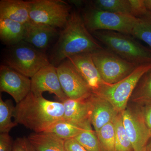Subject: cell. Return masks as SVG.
Returning <instances> with one entry per match:
<instances>
[{"label": "cell", "mask_w": 151, "mask_h": 151, "mask_svg": "<svg viewBox=\"0 0 151 151\" xmlns=\"http://www.w3.org/2000/svg\"><path fill=\"white\" fill-rule=\"evenodd\" d=\"M131 15L133 16L141 18L146 15L148 12L145 5L144 0H129Z\"/></svg>", "instance_id": "cell-28"}, {"label": "cell", "mask_w": 151, "mask_h": 151, "mask_svg": "<svg viewBox=\"0 0 151 151\" xmlns=\"http://www.w3.org/2000/svg\"><path fill=\"white\" fill-rule=\"evenodd\" d=\"M97 134L103 151H115V130L113 122L106 124Z\"/></svg>", "instance_id": "cell-26"}, {"label": "cell", "mask_w": 151, "mask_h": 151, "mask_svg": "<svg viewBox=\"0 0 151 151\" xmlns=\"http://www.w3.org/2000/svg\"><path fill=\"white\" fill-rule=\"evenodd\" d=\"M86 81L92 93H95L105 83L92 59V53H83L67 58Z\"/></svg>", "instance_id": "cell-13"}, {"label": "cell", "mask_w": 151, "mask_h": 151, "mask_svg": "<svg viewBox=\"0 0 151 151\" xmlns=\"http://www.w3.org/2000/svg\"><path fill=\"white\" fill-rule=\"evenodd\" d=\"M139 19L131 35L145 42L151 49V12H148L146 15Z\"/></svg>", "instance_id": "cell-25"}, {"label": "cell", "mask_w": 151, "mask_h": 151, "mask_svg": "<svg viewBox=\"0 0 151 151\" xmlns=\"http://www.w3.org/2000/svg\"><path fill=\"white\" fill-rule=\"evenodd\" d=\"M25 25L26 31L24 41L45 53L51 42L58 35L56 28L31 21Z\"/></svg>", "instance_id": "cell-15"}, {"label": "cell", "mask_w": 151, "mask_h": 151, "mask_svg": "<svg viewBox=\"0 0 151 151\" xmlns=\"http://www.w3.org/2000/svg\"><path fill=\"white\" fill-rule=\"evenodd\" d=\"M108 49L132 63L140 65L151 63V49L143 45L131 35L111 31H97L92 33Z\"/></svg>", "instance_id": "cell-3"}, {"label": "cell", "mask_w": 151, "mask_h": 151, "mask_svg": "<svg viewBox=\"0 0 151 151\" xmlns=\"http://www.w3.org/2000/svg\"><path fill=\"white\" fill-rule=\"evenodd\" d=\"M142 112L147 126L151 130V103L146 104Z\"/></svg>", "instance_id": "cell-32"}, {"label": "cell", "mask_w": 151, "mask_h": 151, "mask_svg": "<svg viewBox=\"0 0 151 151\" xmlns=\"http://www.w3.org/2000/svg\"><path fill=\"white\" fill-rule=\"evenodd\" d=\"M90 121L96 133L106 124L114 122L119 113L110 102L96 94H91Z\"/></svg>", "instance_id": "cell-14"}, {"label": "cell", "mask_w": 151, "mask_h": 151, "mask_svg": "<svg viewBox=\"0 0 151 151\" xmlns=\"http://www.w3.org/2000/svg\"><path fill=\"white\" fill-rule=\"evenodd\" d=\"M88 3L102 10L132 15L129 0H95Z\"/></svg>", "instance_id": "cell-21"}, {"label": "cell", "mask_w": 151, "mask_h": 151, "mask_svg": "<svg viewBox=\"0 0 151 151\" xmlns=\"http://www.w3.org/2000/svg\"><path fill=\"white\" fill-rule=\"evenodd\" d=\"M92 59L105 83L115 84L129 75L139 65L103 48L92 52Z\"/></svg>", "instance_id": "cell-8"}, {"label": "cell", "mask_w": 151, "mask_h": 151, "mask_svg": "<svg viewBox=\"0 0 151 151\" xmlns=\"http://www.w3.org/2000/svg\"><path fill=\"white\" fill-rule=\"evenodd\" d=\"M81 13L86 28L91 33L106 30L130 35L139 19L131 15L102 10L89 4Z\"/></svg>", "instance_id": "cell-4"}, {"label": "cell", "mask_w": 151, "mask_h": 151, "mask_svg": "<svg viewBox=\"0 0 151 151\" xmlns=\"http://www.w3.org/2000/svg\"><path fill=\"white\" fill-rule=\"evenodd\" d=\"M56 69L61 88L68 98L77 100L92 94L86 81L69 60H63Z\"/></svg>", "instance_id": "cell-9"}, {"label": "cell", "mask_w": 151, "mask_h": 151, "mask_svg": "<svg viewBox=\"0 0 151 151\" xmlns=\"http://www.w3.org/2000/svg\"><path fill=\"white\" fill-rule=\"evenodd\" d=\"M31 89V78L5 65L0 67V91L9 94L17 104L24 99Z\"/></svg>", "instance_id": "cell-11"}, {"label": "cell", "mask_w": 151, "mask_h": 151, "mask_svg": "<svg viewBox=\"0 0 151 151\" xmlns=\"http://www.w3.org/2000/svg\"><path fill=\"white\" fill-rule=\"evenodd\" d=\"M137 86L135 100L146 104L151 103V69L143 76Z\"/></svg>", "instance_id": "cell-27"}, {"label": "cell", "mask_w": 151, "mask_h": 151, "mask_svg": "<svg viewBox=\"0 0 151 151\" xmlns=\"http://www.w3.org/2000/svg\"><path fill=\"white\" fill-rule=\"evenodd\" d=\"M4 60L5 65L30 78L50 63L45 52L24 41L8 46Z\"/></svg>", "instance_id": "cell-5"}, {"label": "cell", "mask_w": 151, "mask_h": 151, "mask_svg": "<svg viewBox=\"0 0 151 151\" xmlns=\"http://www.w3.org/2000/svg\"><path fill=\"white\" fill-rule=\"evenodd\" d=\"M30 21L63 28L71 13L72 6L62 0L28 1Z\"/></svg>", "instance_id": "cell-7"}, {"label": "cell", "mask_w": 151, "mask_h": 151, "mask_svg": "<svg viewBox=\"0 0 151 151\" xmlns=\"http://www.w3.org/2000/svg\"><path fill=\"white\" fill-rule=\"evenodd\" d=\"M91 95L77 100L68 98L63 102L64 109L63 119L81 126L90 122Z\"/></svg>", "instance_id": "cell-16"}, {"label": "cell", "mask_w": 151, "mask_h": 151, "mask_svg": "<svg viewBox=\"0 0 151 151\" xmlns=\"http://www.w3.org/2000/svg\"><path fill=\"white\" fill-rule=\"evenodd\" d=\"M115 130V151H134L132 143L125 131L122 113L113 122Z\"/></svg>", "instance_id": "cell-24"}, {"label": "cell", "mask_w": 151, "mask_h": 151, "mask_svg": "<svg viewBox=\"0 0 151 151\" xmlns=\"http://www.w3.org/2000/svg\"><path fill=\"white\" fill-rule=\"evenodd\" d=\"M64 111L62 102L47 100L42 95H35L31 91L15 107L14 122L34 133H43L63 119Z\"/></svg>", "instance_id": "cell-2"}, {"label": "cell", "mask_w": 151, "mask_h": 151, "mask_svg": "<svg viewBox=\"0 0 151 151\" xmlns=\"http://www.w3.org/2000/svg\"><path fill=\"white\" fill-rule=\"evenodd\" d=\"M27 138L36 151H65L64 140L49 133L34 132Z\"/></svg>", "instance_id": "cell-19"}, {"label": "cell", "mask_w": 151, "mask_h": 151, "mask_svg": "<svg viewBox=\"0 0 151 151\" xmlns=\"http://www.w3.org/2000/svg\"><path fill=\"white\" fill-rule=\"evenodd\" d=\"M151 69V63L139 65L129 75L115 84L104 83L94 94L107 100L119 113H122L126 110L141 78Z\"/></svg>", "instance_id": "cell-6"}, {"label": "cell", "mask_w": 151, "mask_h": 151, "mask_svg": "<svg viewBox=\"0 0 151 151\" xmlns=\"http://www.w3.org/2000/svg\"><path fill=\"white\" fill-rule=\"evenodd\" d=\"M85 125L81 126L62 119L52 124L44 133L54 135L65 141L75 138L83 130Z\"/></svg>", "instance_id": "cell-20"}, {"label": "cell", "mask_w": 151, "mask_h": 151, "mask_svg": "<svg viewBox=\"0 0 151 151\" xmlns=\"http://www.w3.org/2000/svg\"><path fill=\"white\" fill-rule=\"evenodd\" d=\"M31 80V91L35 95H42L44 92H48L62 103L68 98L61 88L56 67L51 63L42 68Z\"/></svg>", "instance_id": "cell-12"}, {"label": "cell", "mask_w": 151, "mask_h": 151, "mask_svg": "<svg viewBox=\"0 0 151 151\" xmlns=\"http://www.w3.org/2000/svg\"><path fill=\"white\" fill-rule=\"evenodd\" d=\"M26 31L25 25L9 19L0 18V39L8 46L24 41Z\"/></svg>", "instance_id": "cell-18"}, {"label": "cell", "mask_w": 151, "mask_h": 151, "mask_svg": "<svg viewBox=\"0 0 151 151\" xmlns=\"http://www.w3.org/2000/svg\"><path fill=\"white\" fill-rule=\"evenodd\" d=\"M13 151H36L27 137L17 138L14 142Z\"/></svg>", "instance_id": "cell-29"}, {"label": "cell", "mask_w": 151, "mask_h": 151, "mask_svg": "<svg viewBox=\"0 0 151 151\" xmlns=\"http://www.w3.org/2000/svg\"><path fill=\"white\" fill-rule=\"evenodd\" d=\"M144 1L147 10L151 12V0H144Z\"/></svg>", "instance_id": "cell-33"}, {"label": "cell", "mask_w": 151, "mask_h": 151, "mask_svg": "<svg viewBox=\"0 0 151 151\" xmlns=\"http://www.w3.org/2000/svg\"><path fill=\"white\" fill-rule=\"evenodd\" d=\"M65 151H88L75 138L64 141Z\"/></svg>", "instance_id": "cell-31"}, {"label": "cell", "mask_w": 151, "mask_h": 151, "mask_svg": "<svg viewBox=\"0 0 151 151\" xmlns=\"http://www.w3.org/2000/svg\"><path fill=\"white\" fill-rule=\"evenodd\" d=\"M122 114L124 128L134 151H146L151 139V130L145 122L142 112L126 109Z\"/></svg>", "instance_id": "cell-10"}, {"label": "cell", "mask_w": 151, "mask_h": 151, "mask_svg": "<svg viewBox=\"0 0 151 151\" xmlns=\"http://www.w3.org/2000/svg\"><path fill=\"white\" fill-rule=\"evenodd\" d=\"M103 48L86 28L81 12L78 10L72 11L52 49L50 62L56 67L69 57L92 53Z\"/></svg>", "instance_id": "cell-1"}, {"label": "cell", "mask_w": 151, "mask_h": 151, "mask_svg": "<svg viewBox=\"0 0 151 151\" xmlns=\"http://www.w3.org/2000/svg\"><path fill=\"white\" fill-rule=\"evenodd\" d=\"M13 145L9 133L0 134V151H13Z\"/></svg>", "instance_id": "cell-30"}, {"label": "cell", "mask_w": 151, "mask_h": 151, "mask_svg": "<svg viewBox=\"0 0 151 151\" xmlns=\"http://www.w3.org/2000/svg\"><path fill=\"white\" fill-rule=\"evenodd\" d=\"M12 101L7 100L4 101L0 97V133H9L17 124L12 121L14 110Z\"/></svg>", "instance_id": "cell-23"}, {"label": "cell", "mask_w": 151, "mask_h": 151, "mask_svg": "<svg viewBox=\"0 0 151 151\" xmlns=\"http://www.w3.org/2000/svg\"><path fill=\"white\" fill-rule=\"evenodd\" d=\"M0 18L8 19L27 24L30 22L28 1L1 0Z\"/></svg>", "instance_id": "cell-17"}, {"label": "cell", "mask_w": 151, "mask_h": 151, "mask_svg": "<svg viewBox=\"0 0 151 151\" xmlns=\"http://www.w3.org/2000/svg\"><path fill=\"white\" fill-rule=\"evenodd\" d=\"M91 122L87 123L75 139L88 151H103L95 131L92 130Z\"/></svg>", "instance_id": "cell-22"}, {"label": "cell", "mask_w": 151, "mask_h": 151, "mask_svg": "<svg viewBox=\"0 0 151 151\" xmlns=\"http://www.w3.org/2000/svg\"><path fill=\"white\" fill-rule=\"evenodd\" d=\"M146 151H151V139L150 140V142H149L147 146Z\"/></svg>", "instance_id": "cell-34"}]
</instances>
